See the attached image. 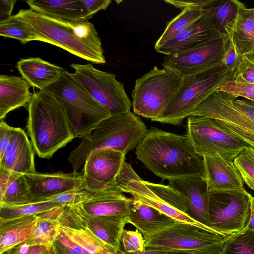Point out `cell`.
I'll list each match as a JSON object with an SVG mask.
<instances>
[{"mask_svg": "<svg viewBox=\"0 0 254 254\" xmlns=\"http://www.w3.org/2000/svg\"><path fill=\"white\" fill-rule=\"evenodd\" d=\"M246 229L254 231V197H252L251 201V215L250 221Z\"/></svg>", "mask_w": 254, "mask_h": 254, "instance_id": "cell-50", "label": "cell"}, {"mask_svg": "<svg viewBox=\"0 0 254 254\" xmlns=\"http://www.w3.org/2000/svg\"><path fill=\"white\" fill-rule=\"evenodd\" d=\"M127 215L97 216L78 210L74 206H65L61 225L80 228L87 227L118 254L121 250V236Z\"/></svg>", "mask_w": 254, "mask_h": 254, "instance_id": "cell-15", "label": "cell"}, {"mask_svg": "<svg viewBox=\"0 0 254 254\" xmlns=\"http://www.w3.org/2000/svg\"><path fill=\"white\" fill-rule=\"evenodd\" d=\"M169 185L183 196L186 214L195 221L209 227V191L204 176L195 175L171 179L169 180Z\"/></svg>", "mask_w": 254, "mask_h": 254, "instance_id": "cell-18", "label": "cell"}, {"mask_svg": "<svg viewBox=\"0 0 254 254\" xmlns=\"http://www.w3.org/2000/svg\"><path fill=\"white\" fill-rule=\"evenodd\" d=\"M12 127L2 120L0 122V160L9 144L11 135Z\"/></svg>", "mask_w": 254, "mask_h": 254, "instance_id": "cell-44", "label": "cell"}, {"mask_svg": "<svg viewBox=\"0 0 254 254\" xmlns=\"http://www.w3.org/2000/svg\"><path fill=\"white\" fill-rule=\"evenodd\" d=\"M222 65L184 77L182 84L156 122L179 125L208 95L232 78Z\"/></svg>", "mask_w": 254, "mask_h": 254, "instance_id": "cell-8", "label": "cell"}, {"mask_svg": "<svg viewBox=\"0 0 254 254\" xmlns=\"http://www.w3.org/2000/svg\"><path fill=\"white\" fill-rule=\"evenodd\" d=\"M219 0H166L164 2L182 9L190 7L209 8L219 2Z\"/></svg>", "mask_w": 254, "mask_h": 254, "instance_id": "cell-43", "label": "cell"}, {"mask_svg": "<svg viewBox=\"0 0 254 254\" xmlns=\"http://www.w3.org/2000/svg\"><path fill=\"white\" fill-rule=\"evenodd\" d=\"M240 2L237 0H220L215 6L213 15L215 28L225 33V27L236 17L239 11Z\"/></svg>", "mask_w": 254, "mask_h": 254, "instance_id": "cell-35", "label": "cell"}, {"mask_svg": "<svg viewBox=\"0 0 254 254\" xmlns=\"http://www.w3.org/2000/svg\"><path fill=\"white\" fill-rule=\"evenodd\" d=\"M52 254H86L82 249L61 231L51 248Z\"/></svg>", "mask_w": 254, "mask_h": 254, "instance_id": "cell-41", "label": "cell"}, {"mask_svg": "<svg viewBox=\"0 0 254 254\" xmlns=\"http://www.w3.org/2000/svg\"><path fill=\"white\" fill-rule=\"evenodd\" d=\"M215 91L190 116L212 118L222 129L254 148V102Z\"/></svg>", "mask_w": 254, "mask_h": 254, "instance_id": "cell-6", "label": "cell"}, {"mask_svg": "<svg viewBox=\"0 0 254 254\" xmlns=\"http://www.w3.org/2000/svg\"><path fill=\"white\" fill-rule=\"evenodd\" d=\"M202 158L208 191L244 189V181L233 161L220 156Z\"/></svg>", "mask_w": 254, "mask_h": 254, "instance_id": "cell-20", "label": "cell"}, {"mask_svg": "<svg viewBox=\"0 0 254 254\" xmlns=\"http://www.w3.org/2000/svg\"><path fill=\"white\" fill-rule=\"evenodd\" d=\"M252 197L245 189L209 191V227L228 236L245 230Z\"/></svg>", "mask_w": 254, "mask_h": 254, "instance_id": "cell-10", "label": "cell"}, {"mask_svg": "<svg viewBox=\"0 0 254 254\" xmlns=\"http://www.w3.org/2000/svg\"><path fill=\"white\" fill-rule=\"evenodd\" d=\"M94 192L86 188L75 189L53 196L46 200L64 206H75L83 202Z\"/></svg>", "mask_w": 254, "mask_h": 254, "instance_id": "cell-37", "label": "cell"}, {"mask_svg": "<svg viewBox=\"0 0 254 254\" xmlns=\"http://www.w3.org/2000/svg\"><path fill=\"white\" fill-rule=\"evenodd\" d=\"M91 19L93 16L101 10H105L109 6L111 0H82Z\"/></svg>", "mask_w": 254, "mask_h": 254, "instance_id": "cell-45", "label": "cell"}, {"mask_svg": "<svg viewBox=\"0 0 254 254\" xmlns=\"http://www.w3.org/2000/svg\"><path fill=\"white\" fill-rule=\"evenodd\" d=\"M65 206H59L39 214V219L29 239L26 243L30 247L41 246L48 250L61 233V217Z\"/></svg>", "mask_w": 254, "mask_h": 254, "instance_id": "cell-28", "label": "cell"}, {"mask_svg": "<svg viewBox=\"0 0 254 254\" xmlns=\"http://www.w3.org/2000/svg\"><path fill=\"white\" fill-rule=\"evenodd\" d=\"M39 216L0 218V254L27 241L37 225Z\"/></svg>", "mask_w": 254, "mask_h": 254, "instance_id": "cell-26", "label": "cell"}, {"mask_svg": "<svg viewBox=\"0 0 254 254\" xmlns=\"http://www.w3.org/2000/svg\"><path fill=\"white\" fill-rule=\"evenodd\" d=\"M0 35L18 40L23 44L35 41L34 35L26 24L16 14L0 21Z\"/></svg>", "mask_w": 254, "mask_h": 254, "instance_id": "cell-34", "label": "cell"}, {"mask_svg": "<svg viewBox=\"0 0 254 254\" xmlns=\"http://www.w3.org/2000/svg\"><path fill=\"white\" fill-rule=\"evenodd\" d=\"M16 68L30 86L44 90L58 80L64 69L39 57L20 59Z\"/></svg>", "mask_w": 254, "mask_h": 254, "instance_id": "cell-23", "label": "cell"}, {"mask_svg": "<svg viewBox=\"0 0 254 254\" xmlns=\"http://www.w3.org/2000/svg\"><path fill=\"white\" fill-rule=\"evenodd\" d=\"M225 33L243 56L254 48V21L239 11Z\"/></svg>", "mask_w": 254, "mask_h": 254, "instance_id": "cell-29", "label": "cell"}, {"mask_svg": "<svg viewBox=\"0 0 254 254\" xmlns=\"http://www.w3.org/2000/svg\"><path fill=\"white\" fill-rule=\"evenodd\" d=\"M71 66L77 79L111 115L130 111L131 101L115 74L96 69L90 63L72 64Z\"/></svg>", "mask_w": 254, "mask_h": 254, "instance_id": "cell-12", "label": "cell"}, {"mask_svg": "<svg viewBox=\"0 0 254 254\" xmlns=\"http://www.w3.org/2000/svg\"><path fill=\"white\" fill-rule=\"evenodd\" d=\"M229 41L225 33H219L192 49L166 56L162 66L184 77L221 65V59Z\"/></svg>", "mask_w": 254, "mask_h": 254, "instance_id": "cell-13", "label": "cell"}, {"mask_svg": "<svg viewBox=\"0 0 254 254\" xmlns=\"http://www.w3.org/2000/svg\"><path fill=\"white\" fill-rule=\"evenodd\" d=\"M0 168L23 175L36 172L32 143L21 128L12 127L9 144L0 160Z\"/></svg>", "mask_w": 254, "mask_h": 254, "instance_id": "cell-19", "label": "cell"}, {"mask_svg": "<svg viewBox=\"0 0 254 254\" xmlns=\"http://www.w3.org/2000/svg\"><path fill=\"white\" fill-rule=\"evenodd\" d=\"M118 254H188L187 253L178 252H171L166 251L159 250L154 249H145L142 252H139L133 253H126L123 250H120L118 252Z\"/></svg>", "mask_w": 254, "mask_h": 254, "instance_id": "cell-47", "label": "cell"}, {"mask_svg": "<svg viewBox=\"0 0 254 254\" xmlns=\"http://www.w3.org/2000/svg\"><path fill=\"white\" fill-rule=\"evenodd\" d=\"M217 90L228 92L238 98L243 97L254 102V85L236 82L231 79L225 82Z\"/></svg>", "mask_w": 254, "mask_h": 254, "instance_id": "cell-40", "label": "cell"}, {"mask_svg": "<svg viewBox=\"0 0 254 254\" xmlns=\"http://www.w3.org/2000/svg\"><path fill=\"white\" fill-rule=\"evenodd\" d=\"M239 11L246 16L254 21V7L250 8H247L243 3L240 2Z\"/></svg>", "mask_w": 254, "mask_h": 254, "instance_id": "cell-49", "label": "cell"}, {"mask_svg": "<svg viewBox=\"0 0 254 254\" xmlns=\"http://www.w3.org/2000/svg\"><path fill=\"white\" fill-rule=\"evenodd\" d=\"M127 220L143 236L156 233L177 221L133 197Z\"/></svg>", "mask_w": 254, "mask_h": 254, "instance_id": "cell-24", "label": "cell"}, {"mask_svg": "<svg viewBox=\"0 0 254 254\" xmlns=\"http://www.w3.org/2000/svg\"><path fill=\"white\" fill-rule=\"evenodd\" d=\"M64 107L74 138H83L110 112L98 103L74 73L63 69L57 81L45 90Z\"/></svg>", "mask_w": 254, "mask_h": 254, "instance_id": "cell-5", "label": "cell"}, {"mask_svg": "<svg viewBox=\"0 0 254 254\" xmlns=\"http://www.w3.org/2000/svg\"><path fill=\"white\" fill-rule=\"evenodd\" d=\"M64 206L51 201H44L17 206H0V218H12L34 215H39Z\"/></svg>", "mask_w": 254, "mask_h": 254, "instance_id": "cell-32", "label": "cell"}, {"mask_svg": "<svg viewBox=\"0 0 254 254\" xmlns=\"http://www.w3.org/2000/svg\"><path fill=\"white\" fill-rule=\"evenodd\" d=\"M132 198L120 190L94 192L82 203L74 206L78 210L97 216L127 215Z\"/></svg>", "mask_w": 254, "mask_h": 254, "instance_id": "cell-21", "label": "cell"}, {"mask_svg": "<svg viewBox=\"0 0 254 254\" xmlns=\"http://www.w3.org/2000/svg\"><path fill=\"white\" fill-rule=\"evenodd\" d=\"M229 236L178 221L156 233L143 236L146 249L188 254H220Z\"/></svg>", "mask_w": 254, "mask_h": 254, "instance_id": "cell-7", "label": "cell"}, {"mask_svg": "<svg viewBox=\"0 0 254 254\" xmlns=\"http://www.w3.org/2000/svg\"><path fill=\"white\" fill-rule=\"evenodd\" d=\"M43 254H52L51 250L46 249Z\"/></svg>", "mask_w": 254, "mask_h": 254, "instance_id": "cell-53", "label": "cell"}, {"mask_svg": "<svg viewBox=\"0 0 254 254\" xmlns=\"http://www.w3.org/2000/svg\"><path fill=\"white\" fill-rule=\"evenodd\" d=\"M243 55L229 39L228 45L221 59L222 65L226 69L235 71L242 60Z\"/></svg>", "mask_w": 254, "mask_h": 254, "instance_id": "cell-42", "label": "cell"}, {"mask_svg": "<svg viewBox=\"0 0 254 254\" xmlns=\"http://www.w3.org/2000/svg\"><path fill=\"white\" fill-rule=\"evenodd\" d=\"M186 135L195 153L202 158L220 156L233 161L248 146L222 129L212 118L206 117H188Z\"/></svg>", "mask_w": 254, "mask_h": 254, "instance_id": "cell-11", "label": "cell"}, {"mask_svg": "<svg viewBox=\"0 0 254 254\" xmlns=\"http://www.w3.org/2000/svg\"><path fill=\"white\" fill-rule=\"evenodd\" d=\"M220 254H254V231L246 229L230 236Z\"/></svg>", "mask_w": 254, "mask_h": 254, "instance_id": "cell-33", "label": "cell"}, {"mask_svg": "<svg viewBox=\"0 0 254 254\" xmlns=\"http://www.w3.org/2000/svg\"><path fill=\"white\" fill-rule=\"evenodd\" d=\"M208 8L196 7L183 9L167 23L163 32L156 41L155 48L162 45L200 18Z\"/></svg>", "mask_w": 254, "mask_h": 254, "instance_id": "cell-31", "label": "cell"}, {"mask_svg": "<svg viewBox=\"0 0 254 254\" xmlns=\"http://www.w3.org/2000/svg\"><path fill=\"white\" fill-rule=\"evenodd\" d=\"M183 79L169 68L154 67L135 81L132 92L134 113L156 121L178 92Z\"/></svg>", "mask_w": 254, "mask_h": 254, "instance_id": "cell-9", "label": "cell"}, {"mask_svg": "<svg viewBox=\"0 0 254 254\" xmlns=\"http://www.w3.org/2000/svg\"><path fill=\"white\" fill-rule=\"evenodd\" d=\"M231 80L254 85V55L243 56L242 62L233 73Z\"/></svg>", "mask_w": 254, "mask_h": 254, "instance_id": "cell-39", "label": "cell"}, {"mask_svg": "<svg viewBox=\"0 0 254 254\" xmlns=\"http://www.w3.org/2000/svg\"><path fill=\"white\" fill-rule=\"evenodd\" d=\"M30 248L31 247L25 242L4 252L2 254H27L29 252Z\"/></svg>", "mask_w": 254, "mask_h": 254, "instance_id": "cell-48", "label": "cell"}, {"mask_svg": "<svg viewBox=\"0 0 254 254\" xmlns=\"http://www.w3.org/2000/svg\"><path fill=\"white\" fill-rule=\"evenodd\" d=\"M30 85L22 77L0 76V119H3L11 111L29 103L33 94Z\"/></svg>", "mask_w": 254, "mask_h": 254, "instance_id": "cell-25", "label": "cell"}, {"mask_svg": "<svg viewBox=\"0 0 254 254\" xmlns=\"http://www.w3.org/2000/svg\"><path fill=\"white\" fill-rule=\"evenodd\" d=\"M16 0H0V21L11 16Z\"/></svg>", "mask_w": 254, "mask_h": 254, "instance_id": "cell-46", "label": "cell"}, {"mask_svg": "<svg viewBox=\"0 0 254 254\" xmlns=\"http://www.w3.org/2000/svg\"><path fill=\"white\" fill-rule=\"evenodd\" d=\"M135 154L138 160L163 180L204 176L203 158L195 153L186 135L152 127L136 148Z\"/></svg>", "mask_w": 254, "mask_h": 254, "instance_id": "cell-1", "label": "cell"}, {"mask_svg": "<svg viewBox=\"0 0 254 254\" xmlns=\"http://www.w3.org/2000/svg\"><path fill=\"white\" fill-rule=\"evenodd\" d=\"M220 0H219V2ZM208 8L204 14L162 45L155 48L166 56L192 49L209 40L219 33L214 27L212 18L215 6Z\"/></svg>", "mask_w": 254, "mask_h": 254, "instance_id": "cell-17", "label": "cell"}, {"mask_svg": "<svg viewBox=\"0 0 254 254\" xmlns=\"http://www.w3.org/2000/svg\"><path fill=\"white\" fill-rule=\"evenodd\" d=\"M27 127L32 146L41 158H51L74 138L64 107L45 90L33 93Z\"/></svg>", "mask_w": 254, "mask_h": 254, "instance_id": "cell-3", "label": "cell"}, {"mask_svg": "<svg viewBox=\"0 0 254 254\" xmlns=\"http://www.w3.org/2000/svg\"><path fill=\"white\" fill-rule=\"evenodd\" d=\"M233 163L244 182L254 190V148L247 146L234 158Z\"/></svg>", "mask_w": 254, "mask_h": 254, "instance_id": "cell-36", "label": "cell"}, {"mask_svg": "<svg viewBox=\"0 0 254 254\" xmlns=\"http://www.w3.org/2000/svg\"><path fill=\"white\" fill-rule=\"evenodd\" d=\"M28 184L32 203L46 201L66 191L86 188L82 173H54L42 174L35 172L24 175Z\"/></svg>", "mask_w": 254, "mask_h": 254, "instance_id": "cell-16", "label": "cell"}, {"mask_svg": "<svg viewBox=\"0 0 254 254\" xmlns=\"http://www.w3.org/2000/svg\"><path fill=\"white\" fill-rule=\"evenodd\" d=\"M30 9L46 17L65 22L89 20L82 0H28Z\"/></svg>", "mask_w": 254, "mask_h": 254, "instance_id": "cell-22", "label": "cell"}, {"mask_svg": "<svg viewBox=\"0 0 254 254\" xmlns=\"http://www.w3.org/2000/svg\"><path fill=\"white\" fill-rule=\"evenodd\" d=\"M60 230L86 254H118L87 227L76 229L61 225Z\"/></svg>", "mask_w": 254, "mask_h": 254, "instance_id": "cell-30", "label": "cell"}, {"mask_svg": "<svg viewBox=\"0 0 254 254\" xmlns=\"http://www.w3.org/2000/svg\"><path fill=\"white\" fill-rule=\"evenodd\" d=\"M121 244L124 252L133 253L142 252L145 249V239L138 230L124 229L121 236Z\"/></svg>", "mask_w": 254, "mask_h": 254, "instance_id": "cell-38", "label": "cell"}, {"mask_svg": "<svg viewBox=\"0 0 254 254\" xmlns=\"http://www.w3.org/2000/svg\"><path fill=\"white\" fill-rule=\"evenodd\" d=\"M31 203L24 175L0 168V206H17Z\"/></svg>", "mask_w": 254, "mask_h": 254, "instance_id": "cell-27", "label": "cell"}, {"mask_svg": "<svg viewBox=\"0 0 254 254\" xmlns=\"http://www.w3.org/2000/svg\"><path fill=\"white\" fill-rule=\"evenodd\" d=\"M47 249L45 247L37 246L32 247L27 254H43Z\"/></svg>", "mask_w": 254, "mask_h": 254, "instance_id": "cell-51", "label": "cell"}, {"mask_svg": "<svg viewBox=\"0 0 254 254\" xmlns=\"http://www.w3.org/2000/svg\"><path fill=\"white\" fill-rule=\"evenodd\" d=\"M125 155L109 148L92 151L85 161L82 172L86 189L94 192L120 190L115 180L125 162Z\"/></svg>", "mask_w": 254, "mask_h": 254, "instance_id": "cell-14", "label": "cell"}, {"mask_svg": "<svg viewBox=\"0 0 254 254\" xmlns=\"http://www.w3.org/2000/svg\"><path fill=\"white\" fill-rule=\"evenodd\" d=\"M145 123L130 111L111 115L101 121L68 157L77 172L89 154L100 149H112L127 154L136 148L148 132Z\"/></svg>", "mask_w": 254, "mask_h": 254, "instance_id": "cell-4", "label": "cell"}, {"mask_svg": "<svg viewBox=\"0 0 254 254\" xmlns=\"http://www.w3.org/2000/svg\"><path fill=\"white\" fill-rule=\"evenodd\" d=\"M244 55H248V56L254 55V48Z\"/></svg>", "mask_w": 254, "mask_h": 254, "instance_id": "cell-52", "label": "cell"}, {"mask_svg": "<svg viewBox=\"0 0 254 254\" xmlns=\"http://www.w3.org/2000/svg\"><path fill=\"white\" fill-rule=\"evenodd\" d=\"M34 35L35 41L48 43L95 64L106 63L101 41L89 20L65 22L46 17L33 10L16 14Z\"/></svg>", "mask_w": 254, "mask_h": 254, "instance_id": "cell-2", "label": "cell"}]
</instances>
